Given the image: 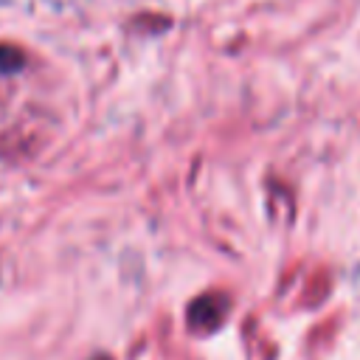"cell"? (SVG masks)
<instances>
[{"label":"cell","instance_id":"cell-1","mask_svg":"<svg viewBox=\"0 0 360 360\" xmlns=\"http://www.w3.org/2000/svg\"><path fill=\"white\" fill-rule=\"evenodd\" d=\"M22 62H25V56H22L17 48L0 45V73H3V76L20 73V70H22Z\"/></svg>","mask_w":360,"mask_h":360}]
</instances>
